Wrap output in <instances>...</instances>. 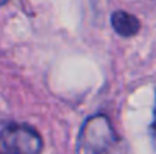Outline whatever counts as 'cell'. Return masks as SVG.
<instances>
[{
	"instance_id": "cell-5",
	"label": "cell",
	"mask_w": 156,
	"mask_h": 154,
	"mask_svg": "<svg viewBox=\"0 0 156 154\" xmlns=\"http://www.w3.org/2000/svg\"><path fill=\"white\" fill-rule=\"evenodd\" d=\"M8 2H9V0H0V6H2V5H5V3H8Z\"/></svg>"
},
{
	"instance_id": "cell-4",
	"label": "cell",
	"mask_w": 156,
	"mask_h": 154,
	"mask_svg": "<svg viewBox=\"0 0 156 154\" xmlns=\"http://www.w3.org/2000/svg\"><path fill=\"white\" fill-rule=\"evenodd\" d=\"M152 128H153V133L156 136V106H155V118H153V124H152Z\"/></svg>"
},
{
	"instance_id": "cell-2",
	"label": "cell",
	"mask_w": 156,
	"mask_h": 154,
	"mask_svg": "<svg viewBox=\"0 0 156 154\" xmlns=\"http://www.w3.org/2000/svg\"><path fill=\"white\" fill-rule=\"evenodd\" d=\"M43 139L27 124H11L0 130V154H41Z\"/></svg>"
},
{
	"instance_id": "cell-3",
	"label": "cell",
	"mask_w": 156,
	"mask_h": 154,
	"mask_svg": "<svg viewBox=\"0 0 156 154\" xmlns=\"http://www.w3.org/2000/svg\"><path fill=\"white\" fill-rule=\"evenodd\" d=\"M111 24L112 29L121 36H133L140 32L141 27L140 20L135 15L124 11H115L111 15Z\"/></svg>"
},
{
	"instance_id": "cell-1",
	"label": "cell",
	"mask_w": 156,
	"mask_h": 154,
	"mask_svg": "<svg viewBox=\"0 0 156 154\" xmlns=\"http://www.w3.org/2000/svg\"><path fill=\"white\" fill-rule=\"evenodd\" d=\"M76 154H130V150L105 115H94L79 132Z\"/></svg>"
}]
</instances>
